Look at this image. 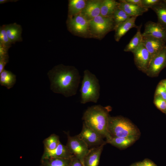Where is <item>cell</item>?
I'll use <instances>...</instances> for the list:
<instances>
[{
  "label": "cell",
  "mask_w": 166,
  "mask_h": 166,
  "mask_svg": "<svg viewBox=\"0 0 166 166\" xmlns=\"http://www.w3.org/2000/svg\"><path fill=\"white\" fill-rule=\"evenodd\" d=\"M16 76L10 71L4 69L0 73V84L9 89L16 83Z\"/></svg>",
  "instance_id": "obj_23"
},
{
  "label": "cell",
  "mask_w": 166,
  "mask_h": 166,
  "mask_svg": "<svg viewBox=\"0 0 166 166\" xmlns=\"http://www.w3.org/2000/svg\"><path fill=\"white\" fill-rule=\"evenodd\" d=\"M108 130L112 137H136L138 134L135 126L129 121L120 116H110Z\"/></svg>",
  "instance_id": "obj_4"
},
{
  "label": "cell",
  "mask_w": 166,
  "mask_h": 166,
  "mask_svg": "<svg viewBox=\"0 0 166 166\" xmlns=\"http://www.w3.org/2000/svg\"><path fill=\"white\" fill-rule=\"evenodd\" d=\"M42 166V165H40V166Z\"/></svg>",
  "instance_id": "obj_42"
},
{
  "label": "cell",
  "mask_w": 166,
  "mask_h": 166,
  "mask_svg": "<svg viewBox=\"0 0 166 166\" xmlns=\"http://www.w3.org/2000/svg\"><path fill=\"white\" fill-rule=\"evenodd\" d=\"M109 117L107 107L97 105L88 107L82 119L83 123L107 139L111 136L108 130Z\"/></svg>",
  "instance_id": "obj_2"
},
{
  "label": "cell",
  "mask_w": 166,
  "mask_h": 166,
  "mask_svg": "<svg viewBox=\"0 0 166 166\" xmlns=\"http://www.w3.org/2000/svg\"><path fill=\"white\" fill-rule=\"evenodd\" d=\"M136 164H137V166H142L140 162Z\"/></svg>",
  "instance_id": "obj_39"
},
{
  "label": "cell",
  "mask_w": 166,
  "mask_h": 166,
  "mask_svg": "<svg viewBox=\"0 0 166 166\" xmlns=\"http://www.w3.org/2000/svg\"><path fill=\"white\" fill-rule=\"evenodd\" d=\"M69 152L66 145L61 142L57 147L52 150L44 148L41 159L52 158L70 159L73 156Z\"/></svg>",
  "instance_id": "obj_14"
},
{
  "label": "cell",
  "mask_w": 166,
  "mask_h": 166,
  "mask_svg": "<svg viewBox=\"0 0 166 166\" xmlns=\"http://www.w3.org/2000/svg\"><path fill=\"white\" fill-rule=\"evenodd\" d=\"M102 0L87 1L86 6L81 14L88 21L100 15Z\"/></svg>",
  "instance_id": "obj_13"
},
{
  "label": "cell",
  "mask_w": 166,
  "mask_h": 166,
  "mask_svg": "<svg viewBox=\"0 0 166 166\" xmlns=\"http://www.w3.org/2000/svg\"><path fill=\"white\" fill-rule=\"evenodd\" d=\"M165 100V101H166V99Z\"/></svg>",
  "instance_id": "obj_43"
},
{
  "label": "cell",
  "mask_w": 166,
  "mask_h": 166,
  "mask_svg": "<svg viewBox=\"0 0 166 166\" xmlns=\"http://www.w3.org/2000/svg\"><path fill=\"white\" fill-rule=\"evenodd\" d=\"M9 49L0 45V57L8 56Z\"/></svg>",
  "instance_id": "obj_34"
},
{
  "label": "cell",
  "mask_w": 166,
  "mask_h": 166,
  "mask_svg": "<svg viewBox=\"0 0 166 166\" xmlns=\"http://www.w3.org/2000/svg\"><path fill=\"white\" fill-rule=\"evenodd\" d=\"M141 26H139L137 28L136 34L124 48V51L132 52L143 43V36L140 31Z\"/></svg>",
  "instance_id": "obj_21"
},
{
  "label": "cell",
  "mask_w": 166,
  "mask_h": 166,
  "mask_svg": "<svg viewBox=\"0 0 166 166\" xmlns=\"http://www.w3.org/2000/svg\"><path fill=\"white\" fill-rule=\"evenodd\" d=\"M69 166H84V165L80 160L73 156L71 159Z\"/></svg>",
  "instance_id": "obj_33"
},
{
  "label": "cell",
  "mask_w": 166,
  "mask_h": 166,
  "mask_svg": "<svg viewBox=\"0 0 166 166\" xmlns=\"http://www.w3.org/2000/svg\"><path fill=\"white\" fill-rule=\"evenodd\" d=\"M137 17H131L125 21L115 27L114 39L116 41L119 42L121 38L131 29L133 28L137 29L139 27L135 24Z\"/></svg>",
  "instance_id": "obj_15"
},
{
  "label": "cell",
  "mask_w": 166,
  "mask_h": 166,
  "mask_svg": "<svg viewBox=\"0 0 166 166\" xmlns=\"http://www.w3.org/2000/svg\"><path fill=\"white\" fill-rule=\"evenodd\" d=\"M104 145L89 149L84 160V166H98Z\"/></svg>",
  "instance_id": "obj_18"
},
{
  "label": "cell",
  "mask_w": 166,
  "mask_h": 166,
  "mask_svg": "<svg viewBox=\"0 0 166 166\" xmlns=\"http://www.w3.org/2000/svg\"><path fill=\"white\" fill-rule=\"evenodd\" d=\"M143 36H150L161 40L166 43V30L158 22H147L144 25Z\"/></svg>",
  "instance_id": "obj_11"
},
{
  "label": "cell",
  "mask_w": 166,
  "mask_h": 166,
  "mask_svg": "<svg viewBox=\"0 0 166 166\" xmlns=\"http://www.w3.org/2000/svg\"><path fill=\"white\" fill-rule=\"evenodd\" d=\"M67 141L66 146L70 153L83 164L85 157L89 148L86 144L77 135L71 136L66 133ZM84 165V164H83Z\"/></svg>",
  "instance_id": "obj_7"
},
{
  "label": "cell",
  "mask_w": 166,
  "mask_h": 166,
  "mask_svg": "<svg viewBox=\"0 0 166 166\" xmlns=\"http://www.w3.org/2000/svg\"><path fill=\"white\" fill-rule=\"evenodd\" d=\"M18 1L17 0H0V4H3L8 2H16Z\"/></svg>",
  "instance_id": "obj_37"
},
{
  "label": "cell",
  "mask_w": 166,
  "mask_h": 166,
  "mask_svg": "<svg viewBox=\"0 0 166 166\" xmlns=\"http://www.w3.org/2000/svg\"><path fill=\"white\" fill-rule=\"evenodd\" d=\"M100 89L99 80L95 75L88 69L85 70L80 89L81 103H96L99 98Z\"/></svg>",
  "instance_id": "obj_3"
},
{
  "label": "cell",
  "mask_w": 166,
  "mask_h": 166,
  "mask_svg": "<svg viewBox=\"0 0 166 166\" xmlns=\"http://www.w3.org/2000/svg\"><path fill=\"white\" fill-rule=\"evenodd\" d=\"M9 60V55L0 57V73L4 69L5 67L8 62Z\"/></svg>",
  "instance_id": "obj_32"
},
{
  "label": "cell",
  "mask_w": 166,
  "mask_h": 166,
  "mask_svg": "<svg viewBox=\"0 0 166 166\" xmlns=\"http://www.w3.org/2000/svg\"><path fill=\"white\" fill-rule=\"evenodd\" d=\"M143 44L150 54L151 59L166 46L164 41L147 36H143Z\"/></svg>",
  "instance_id": "obj_12"
},
{
  "label": "cell",
  "mask_w": 166,
  "mask_h": 166,
  "mask_svg": "<svg viewBox=\"0 0 166 166\" xmlns=\"http://www.w3.org/2000/svg\"><path fill=\"white\" fill-rule=\"evenodd\" d=\"M155 96H159L165 100L166 99V90L164 87L159 83L156 87Z\"/></svg>",
  "instance_id": "obj_31"
},
{
  "label": "cell",
  "mask_w": 166,
  "mask_h": 166,
  "mask_svg": "<svg viewBox=\"0 0 166 166\" xmlns=\"http://www.w3.org/2000/svg\"><path fill=\"white\" fill-rule=\"evenodd\" d=\"M132 53L134 55L135 64L137 68L146 73L151 60L149 52L143 43Z\"/></svg>",
  "instance_id": "obj_10"
},
{
  "label": "cell",
  "mask_w": 166,
  "mask_h": 166,
  "mask_svg": "<svg viewBox=\"0 0 166 166\" xmlns=\"http://www.w3.org/2000/svg\"><path fill=\"white\" fill-rule=\"evenodd\" d=\"M166 67V46L151 60L145 73L150 77L157 76Z\"/></svg>",
  "instance_id": "obj_9"
},
{
  "label": "cell",
  "mask_w": 166,
  "mask_h": 166,
  "mask_svg": "<svg viewBox=\"0 0 166 166\" xmlns=\"http://www.w3.org/2000/svg\"><path fill=\"white\" fill-rule=\"evenodd\" d=\"M131 166H137V164H133V165H132Z\"/></svg>",
  "instance_id": "obj_40"
},
{
  "label": "cell",
  "mask_w": 166,
  "mask_h": 166,
  "mask_svg": "<svg viewBox=\"0 0 166 166\" xmlns=\"http://www.w3.org/2000/svg\"><path fill=\"white\" fill-rule=\"evenodd\" d=\"M71 158H52L41 159L42 166H69Z\"/></svg>",
  "instance_id": "obj_25"
},
{
  "label": "cell",
  "mask_w": 166,
  "mask_h": 166,
  "mask_svg": "<svg viewBox=\"0 0 166 166\" xmlns=\"http://www.w3.org/2000/svg\"><path fill=\"white\" fill-rule=\"evenodd\" d=\"M125 1L128 3L142 6L141 0H125Z\"/></svg>",
  "instance_id": "obj_36"
},
{
  "label": "cell",
  "mask_w": 166,
  "mask_h": 166,
  "mask_svg": "<svg viewBox=\"0 0 166 166\" xmlns=\"http://www.w3.org/2000/svg\"><path fill=\"white\" fill-rule=\"evenodd\" d=\"M154 103L159 110L162 112H166V101L165 100L159 96H154Z\"/></svg>",
  "instance_id": "obj_29"
},
{
  "label": "cell",
  "mask_w": 166,
  "mask_h": 166,
  "mask_svg": "<svg viewBox=\"0 0 166 166\" xmlns=\"http://www.w3.org/2000/svg\"><path fill=\"white\" fill-rule=\"evenodd\" d=\"M7 36L12 44L22 41V28L16 23L3 25Z\"/></svg>",
  "instance_id": "obj_17"
},
{
  "label": "cell",
  "mask_w": 166,
  "mask_h": 166,
  "mask_svg": "<svg viewBox=\"0 0 166 166\" xmlns=\"http://www.w3.org/2000/svg\"><path fill=\"white\" fill-rule=\"evenodd\" d=\"M3 25L0 27V45L9 49L12 45Z\"/></svg>",
  "instance_id": "obj_28"
},
{
  "label": "cell",
  "mask_w": 166,
  "mask_h": 166,
  "mask_svg": "<svg viewBox=\"0 0 166 166\" xmlns=\"http://www.w3.org/2000/svg\"><path fill=\"white\" fill-rule=\"evenodd\" d=\"M77 135L84 141L89 149L105 145L106 143L100 134L84 123L81 131Z\"/></svg>",
  "instance_id": "obj_8"
},
{
  "label": "cell",
  "mask_w": 166,
  "mask_h": 166,
  "mask_svg": "<svg viewBox=\"0 0 166 166\" xmlns=\"http://www.w3.org/2000/svg\"><path fill=\"white\" fill-rule=\"evenodd\" d=\"M162 85L165 88L166 90V79L161 81L159 83Z\"/></svg>",
  "instance_id": "obj_38"
},
{
  "label": "cell",
  "mask_w": 166,
  "mask_h": 166,
  "mask_svg": "<svg viewBox=\"0 0 166 166\" xmlns=\"http://www.w3.org/2000/svg\"><path fill=\"white\" fill-rule=\"evenodd\" d=\"M156 14L158 22L166 30V3L163 0L151 8Z\"/></svg>",
  "instance_id": "obj_22"
},
{
  "label": "cell",
  "mask_w": 166,
  "mask_h": 166,
  "mask_svg": "<svg viewBox=\"0 0 166 166\" xmlns=\"http://www.w3.org/2000/svg\"><path fill=\"white\" fill-rule=\"evenodd\" d=\"M87 1L85 0L69 1L68 17H71L80 14L85 8Z\"/></svg>",
  "instance_id": "obj_24"
},
{
  "label": "cell",
  "mask_w": 166,
  "mask_h": 166,
  "mask_svg": "<svg viewBox=\"0 0 166 166\" xmlns=\"http://www.w3.org/2000/svg\"><path fill=\"white\" fill-rule=\"evenodd\" d=\"M163 1L166 3V0H164Z\"/></svg>",
  "instance_id": "obj_41"
},
{
  "label": "cell",
  "mask_w": 166,
  "mask_h": 166,
  "mask_svg": "<svg viewBox=\"0 0 166 166\" xmlns=\"http://www.w3.org/2000/svg\"><path fill=\"white\" fill-rule=\"evenodd\" d=\"M119 4V2L114 0H102L100 15L105 17L113 18L114 13L118 8Z\"/></svg>",
  "instance_id": "obj_19"
},
{
  "label": "cell",
  "mask_w": 166,
  "mask_h": 166,
  "mask_svg": "<svg viewBox=\"0 0 166 166\" xmlns=\"http://www.w3.org/2000/svg\"><path fill=\"white\" fill-rule=\"evenodd\" d=\"M142 166H156L153 162L148 160H145L140 162Z\"/></svg>",
  "instance_id": "obj_35"
},
{
  "label": "cell",
  "mask_w": 166,
  "mask_h": 166,
  "mask_svg": "<svg viewBox=\"0 0 166 166\" xmlns=\"http://www.w3.org/2000/svg\"><path fill=\"white\" fill-rule=\"evenodd\" d=\"M67 25L68 30L75 34L82 36H90L89 21L81 13L68 17Z\"/></svg>",
  "instance_id": "obj_6"
},
{
  "label": "cell",
  "mask_w": 166,
  "mask_h": 166,
  "mask_svg": "<svg viewBox=\"0 0 166 166\" xmlns=\"http://www.w3.org/2000/svg\"><path fill=\"white\" fill-rule=\"evenodd\" d=\"M47 75L50 89L54 93L61 94L66 97L76 94L81 76L75 67L59 64L49 71Z\"/></svg>",
  "instance_id": "obj_1"
},
{
  "label": "cell",
  "mask_w": 166,
  "mask_h": 166,
  "mask_svg": "<svg viewBox=\"0 0 166 166\" xmlns=\"http://www.w3.org/2000/svg\"><path fill=\"white\" fill-rule=\"evenodd\" d=\"M136 137H116L111 136L106 139V143H109L113 145L120 148H126L136 140Z\"/></svg>",
  "instance_id": "obj_20"
},
{
  "label": "cell",
  "mask_w": 166,
  "mask_h": 166,
  "mask_svg": "<svg viewBox=\"0 0 166 166\" xmlns=\"http://www.w3.org/2000/svg\"><path fill=\"white\" fill-rule=\"evenodd\" d=\"M165 113L166 114V112Z\"/></svg>",
  "instance_id": "obj_44"
},
{
  "label": "cell",
  "mask_w": 166,
  "mask_h": 166,
  "mask_svg": "<svg viewBox=\"0 0 166 166\" xmlns=\"http://www.w3.org/2000/svg\"><path fill=\"white\" fill-rule=\"evenodd\" d=\"M90 35L97 38H102L107 34L114 30L115 24L112 18L100 15L89 21Z\"/></svg>",
  "instance_id": "obj_5"
},
{
  "label": "cell",
  "mask_w": 166,
  "mask_h": 166,
  "mask_svg": "<svg viewBox=\"0 0 166 166\" xmlns=\"http://www.w3.org/2000/svg\"><path fill=\"white\" fill-rule=\"evenodd\" d=\"M160 0H141L142 7L148 9L159 3Z\"/></svg>",
  "instance_id": "obj_30"
},
{
  "label": "cell",
  "mask_w": 166,
  "mask_h": 166,
  "mask_svg": "<svg viewBox=\"0 0 166 166\" xmlns=\"http://www.w3.org/2000/svg\"><path fill=\"white\" fill-rule=\"evenodd\" d=\"M59 136L55 134L50 135L43 141L44 148L52 150L55 148L60 142Z\"/></svg>",
  "instance_id": "obj_26"
},
{
  "label": "cell",
  "mask_w": 166,
  "mask_h": 166,
  "mask_svg": "<svg viewBox=\"0 0 166 166\" xmlns=\"http://www.w3.org/2000/svg\"><path fill=\"white\" fill-rule=\"evenodd\" d=\"M118 8L123 10L131 17L142 15L147 12L148 9L142 6L131 4L125 0H120Z\"/></svg>",
  "instance_id": "obj_16"
},
{
  "label": "cell",
  "mask_w": 166,
  "mask_h": 166,
  "mask_svg": "<svg viewBox=\"0 0 166 166\" xmlns=\"http://www.w3.org/2000/svg\"><path fill=\"white\" fill-rule=\"evenodd\" d=\"M130 17L124 11L118 8L114 12L113 16L115 27L125 21Z\"/></svg>",
  "instance_id": "obj_27"
}]
</instances>
